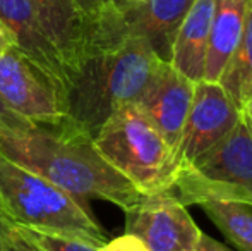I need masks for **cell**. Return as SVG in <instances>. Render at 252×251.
<instances>
[{"mask_svg":"<svg viewBox=\"0 0 252 251\" xmlns=\"http://www.w3.org/2000/svg\"><path fill=\"white\" fill-rule=\"evenodd\" d=\"M134 2H139V0H106V3H112V5H117V7H124V5H129V3H134Z\"/></svg>","mask_w":252,"mask_h":251,"instance_id":"obj_25","label":"cell"},{"mask_svg":"<svg viewBox=\"0 0 252 251\" xmlns=\"http://www.w3.org/2000/svg\"><path fill=\"white\" fill-rule=\"evenodd\" d=\"M159 62L151 45L139 36L91 52L67 84V121L94 136L110 115L139 100Z\"/></svg>","mask_w":252,"mask_h":251,"instance_id":"obj_2","label":"cell"},{"mask_svg":"<svg viewBox=\"0 0 252 251\" xmlns=\"http://www.w3.org/2000/svg\"><path fill=\"white\" fill-rule=\"evenodd\" d=\"M0 19L16 40V47L36 64L65 97L69 76L59 50L53 47L30 0H0Z\"/></svg>","mask_w":252,"mask_h":251,"instance_id":"obj_11","label":"cell"},{"mask_svg":"<svg viewBox=\"0 0 252 251\" xmlns=\"http://www.w3.org/2000/svg\"><path fill=\"white\" fill-rule=\"evenodd\" d=\"M242 115H244V117H246L247 126H249V129H251V133H252V95H251L249 100H247V104L244 105V108H242Z\"/></svg>","mask_w":252,"mask_h":251,"instance_id":"obj_23","label":"cell"},{"mask_svg":"<svg viewBox=\"0 0 252 251\" xmlns=\"http://www.w3.org/2000/svg\"><path fill=\"white\" fill-rule=\"evenodd\" d=\"M0 251H5V224L0 218Z\"/></svg>","mask_w":252,"mask_h":251,"instance_id":"obj_24","label":"cell"},{"mask_svg":"<svg viewBox=\"0 0 252 251\" xmlns=\"http://www.w3.org/2000/svg\"><path fill=\"white\" fill-rule=\"evenodd\" d=\"M240 110L216 81H197L186 124L175 148L177 165L186 167L235 127Z\"/></svg>","mask_w":252,"mask_h":251,"instance_id":"obj_8","label":"cell"},{"mask_svg":"<svg viewBox=\"0 0 252 251\" xmlns=\"http://www.w3.org/2000/svg\"><path fill=\"white\" fill-rule=\"evenodd\" d=\"M0 218L12 227L74 236L96 246H103L110 239L88 201L14 164L2 153Z\"/></svg>","mask_w":252,"mask_h":251,"instance_id":"obj_3","label":"cell"},{"mask_svg":"<svg viewBox=\"0 0 252 251\" xmlns=\"http://www.w3.org/2000/svg\"><path fill=\"white\" fill-rule=\"evenodd\" d=\"M194 81L161 61L136 105L175 150L194 97Z\"/></svg>","mask_w":252,"mask_h":251,"instance_id":"obj_10","label":"cell"},{"mask_svg":"<svg viewBox=\"0 0 252 251\" xmlns=\"http://www.w3.org/2000/svg\"><path fill=\"white\" fill-rule=\"evenodd\" d=\"M247 0H215L208 52L204 62V81H216L223 72L242 35Z\"/></svg>","mask_w":252,"mask_h":251,"instance_id":"obj_14","label":"cell"},{"mask_svg":"<svg viewBox=\"0 0 252 251\" xmlns=\"http://www.w3.org/2000/svg\"><path fill=\"white\" fill-rule=\"evenodd\" d=\"M47 36L65 64L69 81L86 59L90 47V21L77 0H30Z\"/></svg>","mask_w":252,"mask_h":251,"instance_id":"obj_12","label":"cell"},{"mask_svg":"<svg viewBox=\"0 0 252 251\" xmlns=\"http://www.w3.org/2000/svg\"><path fill=\"white\" fill-rule=\"evenodd\" d=\"M213 12L215 0H194L172 45L170 64L194 83L201 81L204 74Z\"/></svg>","mask_w":252,"mask_h":251,"instance_id":"obj_13","label":"cell"},{"mask_svg":"<svg viewBox=\"0 0 252 251\" xmlns=\"http://www.w3.org/2000/svg\"><path fill=\"white\" fill-rule=\"evenodd\" d=\"M218 83L242 110L252 95V0H247L242 35Z\"/></svg>","mask_w":252,"mask_h":251,"instance_id":"obj_15","label":"cell"},{"mask_svg":"<svg viewBox=\"0 0 252 251\" xmlns=\"http://www.w3.org/2000/svg\"><path fill=\"white\" fill-rule=\"evenodd\" d=\"M3 112H5V107H3V104H2V102H0V115H2Z\"/></svg>","mask_w":252,"mask_h":251,"instance_id":"obj_26","label":"cell"},{"mask_svg":"<svg viewBox=\"0 0 252 251\" xmlns=\"http://www.w3.org/2000/svg\"><path fill=\"white\" fill-rule=\"evenodd\" d=\"M194 0H139L117 7L106 3L105 12L117 36L144 38L161 61L170 62L175 35Z\"/></svg>","mask_w":252,"mask_h":251,"instance_id":"obj_9","label":"cell"},{"mask_svg":"<svg viewBox=\"0 0 252 251\" xmlns=\"http://www.w3.org/2000/svg\"><path fill=\"white\" fill-rule=\"evenodd\" d=\"M12 47H16V40H14L9 28H7L5 24H3V21L0 19V54L10 50Z\"/></svg>","mask_w":252,"mask_h":251,"instance_id":"obj_21","label":"cell"},{"mask_svg":"<svg viewBox=\"0 0 252 251\" xmlns=\"http://www.w3.org/2000/svg\"><path fill=\"white\" fill-rule=\"evenodd\" d=\"M0 102L5 110L34 122L65 121L57 84L17 47L0 54Z\"/></svg>","mask_w":252,"mask_h":251,"instance_id":"obj_6","label":"cell"},{"mask_svg":"<svg viewBox=\"0 0 252 251\" xmlns=\"http://www.w3.org/2000/svg\"><path fill=\"white\" fill-rule=\"evenodd\" d=\"M199 207L237 248L252 251V207L226 201H208Z\"/></svg>","mask_w":252,"mask_h":251,"instance_id":"obj_16","label":"cell"},{"mask_svg":"<svg viewBox=\"0 0 252 251\" xmlns=\"http://www.w3.org/2000/svg\"><path fill=\"white\" fill-rule=\"evenodd\" d=\"M168 191L186 207L208 201L252 207V133L246 117L240 114L221 141L180 167Z\"/></svg>","mask_w":252,"mask_h":251,"instance_id":"obj_5","label":"cell"},{"mask_svg":"<svg viewBox=\"0 0 252 251\" xmlns=\"http://www.w3.org/2000/svg\"><path fill=\"white\" fill-rule=\"evenodd\" d=\"M12 227V225H10ZM23 239H26L36 251H100V246L74 238V236L53 234V232L34 231L26 227H12Z\"/></svg>","mask_w":252,"mask_h":251,"instance_id":"obj_17","label":"cell"},{"mask_svg":"<svg viewBox=\"0 0 252 251\" xmlns=\"http://www.w3.org/2000/svg\"><path fill=\"white\" fill-rule=\"evenodd\" d=\"M197 251H233V250H230L228 246H225L223 243L216 241V239H213L211 236H208L206 232H202L201 239H199V246H197Z\"/></svg>","mask_w":252,"mask_h":251,"instance_id":"obj_20","label":"cell"},{"mask_svg":"<svg viewBox=\"0 0 252 251\" xmlns=\"http://www.w3.org/2000/svg\"><path fill=\"white\" fill-rule=\"evenodd\" d=\"M0 153L79 200H103L126 212L146 198L101 157L91 134L67 119L34 122L5 110Z\"/></svg>","mask_w":252,"mask_h":251,"instance_id":"obj_1","label":"cell"},{"mask_svg":"<svg viewBox=\"0 0 252 251\" xmlns=\"http://www.w3.org/2000/svg\"><path fill=\"white\" fill-rule=\"evenodd\" d=\"M100 251H150L148 246L136 238L134 234L124 232L119 238L108 239L103 246H100Z\"/></svg>","mask_w":252,"mask_h":251,"instance_id":"obj_18","label":"cell"},{"mask_svg":"<svg viewBox=\"0 0 252 251\" xmlns=\"http://www.w3.org/2000/svg\"><path fill=\"white\" fill-rule=\"evenodd\" d=\"M77 2H79V5L83 7L84 14L88 16V21H90V17L93 16L100 7L105 5L106 0H77Z\"/></svg>","mask_w":252,"mask_h":251,"instance_id":"obj_22","label":"cell"},{"mask_svg":"<svg viewBox=\"0 0 252 251\" xmlns=\"http://www.w3.org/2000/svg\"><path fill=\"white\" fill-rule=\"evenodd\" d=\"M126 232L150 251H197L202 234L187 207L170 191L150 194L126 210Z\"/></svg>","mask_w":252,"mask_h":251,"instance_id":"obj_7","label":"cell"},{"mask_svg":"<svg viewBox=\"0 0 252 251\" xmlns=\"http://www.w3.org/2000/svg\"><path fill=\"white\" fill-rule=\"evenodd\" d=\"M93 143L101 157L146 196L172 188L179 171L175 150L136 104L110 115Z\"/></svg>","mask_w":252,"mask_h":251,"instance_id":"obj_4","label":"cell"},{"mask_svg":"<svg viewBox=\"0 0 252 251\" xmlns=\"http://www.w3.org/2000/svg\"><path fill=\"white\" fill-rule=\"evenodd\" d=\"M5 251H36V250L26 239L21 238L10 225L5 224Z\"/></svg>","mask_w":252,"mask_h":251,"instance_id":"obj_19","label":"cell"}]
</instances>
